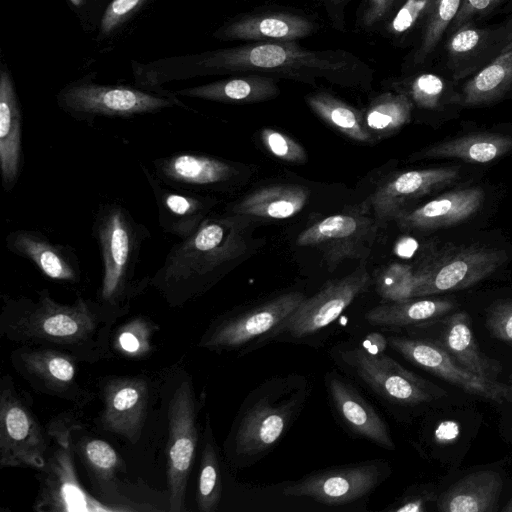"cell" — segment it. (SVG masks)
Masks as SVG:
<instances>
[{"label":"cell","mask_w":512,"mask_h":512,"mask_svg":"<svg viewBox=\"0 0 512 512\" xmlns=\"http://www.w3.org/2000/svg\"><path fill=\"white\" fill-rule=\"evenodd\" d=\"M145 176L158 210L161 230L184 239L193 234L210 216L217 200L197 192L182 190L165 184L144 164H139Z\"/></svg>","instance_id":"obj_23"},{"label":"cell","mask_w":512,"mask_h":512,"mask_svg":"<svg viewBox=\"0 0 512 512\" xmlns=\"http://www.w3.org/2000/svg\"><path fill=\"white\" fill-rule=\"evenodd\" d=\"M139 87L163 93L171 81L214 75L257 74L316 86L369 88L372 67L344 49L315 50L297 42H250L198 54L160 59L134 68Z\"/></svg>","instance_id":"obj_1"},{"label":"cell","mask_w":512,"mask_h":512,"mask_svg":"<svg viewBox=\"0 0 512 512\" xmlns=\"http://www.w3.org/2000/svg\"><path fill=\"white\" fill-rule=\"evenodd\" d=\"M152 163L153 172L165 184L197 193L222 190L239 175L232 163L196 152H177Z\"/></svg>","instance_id":"obj_20"},{"label":"cell","mask_w":512,"mask_h":512,"mask_svg":"<svg viewBox=\"0 0 512 512\" xmlns=\"http://www.w3.org/2000/svg\"><path fill=\"white\" fill-rule=\"evenodd\" d=\"M311 392L307 377H271L245 397L224 442L235 469L253 465L271 452L300 415Z\"/></svg>","instance_id":"obj_4"},{"label":"cell","mask_w":512,"mask_h":512,"mask_svg":"<svg viewBox=\"0 0 512 512\" xmlns=\"http://www.w3.org/2000/svg\"><path fill=\"white\" fill-rule=\"evenodd\" d=\"M305 101L324 122L358 142H372L373 135L364 123V113L325 91L309 93Z\"/></svg>","instance_id":"obj_34"},{"label":"cell","mask_w":512,"mask_h":512,"mask_svg":"<svg viewBox=\"0 0 512 512\" xmlns=\"http://www.w3.org/2000/svg\"><path fill=\"white\" fill-rule=\"evenodd\" d=\"M92 235L102 262L96 300L106 307L129 312L132 300L150 286L149 276L137 277L141 249L150 232L124 205L112 201L100 204L96 210Z\"/></svg>","instance_id":"obj_5"},{"label":"cell","mask_w":512,"mask_h":512,"mask_svg":"<svg viewBox=\"0 0 512 512\" xmlns=\"http://www.w3.org/2000/svg\"><path fill=\"white\" fill-rule=\"evenodd\" d=\"M434 2L435 0H404L378 32L393 41L403 38L426 20Z\"/></svg>","instance_id":"obj_41"},{"label":"cell","mask_w":512,"mask_h":512,"mask_svg":"<svg viewBox=\"0 0 512 512\" xmlns=\"http://www.w3.org/2000/svg\"><path fill=\"white\" fill-rule=\"evenodd\" d=\"M279 79L257 74H240L207 84L180 89L175 95L202 100L248 104L276 98L280 94Z\"/></svg>","instance_id":"obj_28"},{"label":"cell","mask_w":512,"mask_h":512,"mask_svg":"<svg viewBox=\"0 0 512 512\" xmlns=\"http://www.w3.org/2000/svg\"><path fill=\"white\" fill-rule=\"evenodd\" d=\"M81 423L73 413H62L48 424L51 439L45 465L38 469V492L33 503L37 512H123L91 494L82 485L75 467L72 436Z\"/></svg>","instance_id":"obj_6"},{"label":"cell","mask_w":512,"mask_h":512,"mask_svg":"<svg viewBox=\"0 0 512 512\" xmlns=\"http://www.w3.org/2000/svg\"><path fill=\"white\" fill-rule=\"evenodd\" d=\"M389 346L414 365L435 374L447 382L485 399L501 403L508 385L473 374L456 362L437 343L422 338L388 336Z\"/></svg>","instance_id":"obj_18"},{"label":"cell","mask_w":512,"mask_h":512,"mask_svg":"<svg viewBox=\"0 0 512 512\" xmlns=\"http://www.w3.org/2000/svg\"><path fill=\"white\" fill-rule=\"evenodd\" d=\"M145 2L146 0H112L101 19V34L109 35Z\"/></svg>","instance_id":"obj_45"},{"label":"cell","mask_w":512,"mask_h":512,"mask_svg":"<svg viewBox=\"0 0 512 512\" xmlns=\"http://www.w3.org/2000/svg\"><path fill=\"white\" fill-rule=\"evenodd\" d=\"M466 370L489 380H496L502 370L495 359L487 357L479 349L467 313L456 312L445 322L440 341H433Z\"/></svg>","instance_id":"obj_31"},{"label":"cell","mask_w":512,"mask_h":512,"mask_svg":"<svg viewBox=\"0 0 512 512\" xmlns=\"http://www.w3.org/2000/svg\"><path fill=\"white\" fill-rule=\"evenodd\" d=\"M459 170L455 167L410 170L385 180L370 197L378 224L394 220L409 203L456 182Z\"/></svg>","instance_id":"obj_21"},{"label":"cell","mask_w":512,"mask_h":512,"mask_svg":"<svg viewBox=\"0 0 512 512\" xmlns=\"http://www.w3.org/2000/svg\"><path fill=\"white\" fill-rule=\"evenodd\" d=\"M459 424L455 421H443L435 430V438L440 443L454 441L459 435Z\"/></svg>","instance_id":"obj_52"},{"label":"cell","mask_w":512,"mask_h":512,"mask_svg":"<svg viewBox=\"0 0 512 512\" xmlns=\"http://www.w3.org/2000/svg\"><path fill=\"white\" fill-rule=\"evenodd\" d=\"M484 196L480 187L453 190L403 211L394 220L401 229L413 231L451 226L474 216L482 207Z\"/></svg>","instance_id":"obj_26"},{"label":"cell","mask_w":512,"mask_h":512,"mask_svg":"<svg viewBox=\"0 0 512 512\" xmlns=\"http://www.w3.org/2000/svg\"><path fill=\"white\" fill-rule=\"evenodd\" d=\"M159 326L149 317L133 316L114 327L110 344L114 355L140 361L155 351L154 335Z\"/></svg>","instance_id":"obj_37"},{"label":"cell","mask_w":512,"mask_h":512,"mask_svg":"<svg viewBox=\"0 0 512 512\" xmlns=\"http://www.w3.org/2000/svg\"><path fill=\"white\" fill-rule=\"evenodd\" d=\"M378 222L361 213H340L325 217L303 230L296 245L319 250L333 271L345 260L365 259L375 240Z\"/></svg>","instance_id":"obj_16"},{"label":"cell","mask_w":512,"mask_h":512,"mask_svg":"<svg viewBox=\"0 0 512 512\" xmlns=\"http://www.w3.org/2000/svg\"><path fill=\"white\" fill-rule=\"evenodd\" d=\"M377 293L387 302L414 298L417 273L412 266L392 263L381 268L375 276Z\"/></svg>","instance_id":"obj_40"},{"label":"cell","mask_w":512,"mask_h":512,"mask_svg":"<svg viewBox=\"0 0 512 512\" xmlns=\"http://www.w3.org/2000/svg\"><path fill=\"white\" fill-rule=\"evenodd\" d=\"M310 190L296 184L272 185L257 189L229 208L227 214L281 220L299 213L307 204Z\"/></svg>","instance_id":"obj_30"},{"label":"cell","mask_w":512,"mask_h":512,"mask_svg":"<svg viewBox=\"0 0 512 512\" xmlns=\"http://www.w3.org/2000/svg\"><path fill=\"white\" fill-rule=\"evenodd\" d=\"M505 258L503 251L476 246L435 256L416 269L414 298L470 287L491 275Z\"/></svg>","instance_id":"obj_17"},{"label":"cell","mask_w":512,"mask_h":512,"mask_svg":"<svg viewBox=\"0 0 512 512\" xmlns=\"http://www.w3.org/2000/svg\"><path fill=\"white\" fill-rule=\"evenodd\" d=\"M71 2H73L75 5H79L81 0H70Z\"/></svg>","instance_id":"obj_55"},{"label":"cell","mask_w":512,"mask_h":512,"mask_svg":"<svg viewBox=\"0 0 512 512\" xmlns=\"http://www.w3.org/2000/svg\"><path fill=\"white\" fill-rule=\"evenodd\" d=\"M318 30L306 14L290 9H257L238 14L215 30L221 41L297 42Z\"/></svg>","instance_id":"obj_19"},{"label":"cell","mask_w":512,"mask_h":512,"mask_svg":"<svg viewBox=\"0 0 512 512\" xmlns=\"http://www.w3.org/2000/svg\"><path fill=\"white\" fill-rule=\"evenodd\" d=\"M338 364L370 391L390 404L415 406L432 401L444 392L407 370L386 353L371 354L361 347L336 351Z\"/></svg>","instance_id":"obj_11"},{"label":"cell","mask_w":512,"mask_h":512,"mask_svg":"<svg viewBox=\"0 0 512 512\" xmlns=\"http://www.w3.org/2000/svg\"><path fill=\"white\" fill-rule=\"evenodd\" d=\"M203 403L204 396L197 398L188 375L178 383L169 399L166 475L170 512L185 511L187 484L199 440L197 416Z\"/></svg>","instance_id":"obj_10"},{"label":"cell","mask_w":512,"mask_h":512,"mask_svg":"<svg viewBox=\"0 0 512 512\" xmlns=\"http://www.w3.org/2000/svg\"><path fill=\"white\" fill-rule=\"evenodd\" d=\"M503 0H461L458 13L452 21V30L463 27L473 16L495 8Z\"/></svg>","instance_id":"obj_47"},{"label":"cell","mask_w":512,"mask_h":512,"mask_svg":"<svg viewBox=\"0 0 512 512\" xmlns=\"http://www.w3.org/2000/svg\"><path fill=\"white\" fill-rule=\"evenodd\" d=\"M404 0H362L355 25L362 31H378Z\"/></svg>","instance_id":"obj_42"},{"label":"cell","mask_w":512,"mask_h":512,"mask_svg":"<svg viewBox=\"0 0 512 512\" xmlns=\"http://www.w3.org/2000/svg\"><path fill=\"white\" fill-rule=\"evenodd\" d=\"M222 495L219 451L214 438L209 413L202 433V452L197 481L196 504L200 512L217 510Z\"/></svg>","instance_id":"obj_35"},{"label":"cell","mask_w":512,"mask_h":512,"mask_svg":"<svg viewBox=\"0 0 512 512\" xmlns=\"http://www.w3.org/2000/svg\"><path fill=\"white\" fill-rule=\"evenodd\" d=\"M502 486L503 479L496 471L470 473L438 497L437 509L441 512L495 511Z\"/></svg>","instance_id":"obj_29"},{"label":"cell","mask_w":512,"mask_h":512,"mask_svg":"<svg viewBox=\"0 0 512 512\" xmlns=\"http://www.w3.org/2000/svg\"><path fill=\"white\" fill-rule=\"evenodd\" d=\"M9 252L31 262L46 278L76 285L82 280L80 260L69 245L52 242L37 230L16 229L5 238Z\"/></svg>","instance_id":"obj_25"},{"label":"cell","mask_w":512,"mask_h":512,"mask_svg":"<svg viewBox=\"0 0 512 512\" xmlns=\"http://www.w3.org/2000/svg\"><path fill=\"white\" fill-rule=\"evenodd\" d=\"M486 325L496 338L512 343V300L493 305L487 314Z\"/></svg>","instance_id":"obj_46"},{"label":"cell","mask_w":512,"mask_h":512,"mask_svg":"<svg viewBox=\"0 0 512 512\" xmlns=\"http://www.w3.org/2000/svg\"><path fill=\"white\" fill-rule=\"evenodd\" d=\"M261 141L265 148L276 158L288 163L302 164L307 161L304 148L294 139L278 130L264 128Z\"/></svg>","instance_id":"obj_43"},{"label":"cell","mask_w":512,"mask_h":512,"mask_svg":"<svg viewBox=\"0 0 512 512\" xmlns=\"http://www.w3.org/2000/svg\"><path fill=\"white\" fill-rule=\"evenodd\" d=\"M502 510H503V512H512V499L508 502V504Z\"/></svg>","instance_id":"obj_54"},{"label":"cell","mask_w":512,"mask_h":512,"mask_svg":"<svg viewBox=\"0 0 512 512\" xmlns=\"http://www.w3.org/2000/svg\"><path fill=\"white\" fill-rule=\"evenodd\" d=\"M300 291L278 294L252 306L226 312L207 326L198 347L211 352H247L265 344L271 332L305 299Z\"/></svg>","instance_id":"obj_8"},{"label":"cell","mask_w":512,"mask_h":512,"mask_svg":"<svg viewBox=\"0 0 512 512\" xmlns=\"http://www.w3.org/2000/svg\"><path fill=\"white\" fill-rule=\"evenodd\" d=\"M155 381L145 373L110 375L98 383L102 409L98 427L136 444L143 432L155 392Z\"/></svg>","instance_id":"obj_12"},{"label":"cell","mask_w":512,"mask_h":512,"mask_svg":"<svg viewBox=\"0 0 512 512\" xmlns=\"http://www.w3.org/2000/svg\"><path fill=\"white\" fill-rule=\"evenodd\" d=\"M252 218L209 216L190 236L180 239L150 276V286L168 306L180 308L210 289L227 266L248 249Z\"/></svg>","instance_id":"obj_3"},{"label":"cell","mask_w":512,"mask_h":512,"mask_svg":"<svg viewBox=\"0 0 512 512\" xmlns=\"http://www.w3.org/2000/svg\"><path fill=\"white\" fill-rule=\"evenodd\" d=\"M453 307L449 300L417 297L379 304L365 313V320L383 329L405 328L440 317Z\"/></svg>","instance_id":"obj_33"},{"label":"cell","mask_w":512,"mask_h":512,"mask_svg":"<svg viewBox=\"0 0 512 512\" xmlns=\"http://www.w3.org/2000/svg\"><path fill=\"white\" fill-rule=\"evenodd\" d=\"M388 474L389 466L382 460L331 467L290 483L283 493L311 498L330 506L345 505L371 493Z\"/></svg>","instance_id":"obj_15"},{"label":"cell","mask_w":512,"mask_h":512,"mask_svg":"<svg viewBox=\"0 0 512 512\" xmlns=\"http://www.w3.org/2000/svg\"><path fill=\"white\" fill-rule=\"evenodd\" d=\"M23 116L9 70L0 71V171L4 191L18 183L23 163Z\"/></svg>","instance_id":"obj_27"},{"label":"cell","mask_w":512,"mask_h":512,"mask_svg":"<svg viewBox=\"0 0 512 512\" xmlns=\"http://www.w3.org/2000/svg\"><path fill=\"white\" fill-rule=\"evenodd\" d=\"M444 91L443 79L433 73L417 75L409 84L408 95L411 101L420 108L434 109Z\"/></svg>","instance_id":"obj_44"},{"label":"cell","mask_w":512,"mask_h":512,"mask_svg":"<svg viewBox=\"0 0 512 512\" xmlns=\"http://www.w3.org/2000/svg\"><path fill=\"white\" fill-rule=\"evenodd\" d=\"M413 102L405 93L385 92L376 96L364 112V123L373 135H388L408 124Z\"/></svg>","instance_id":"obj_38"},{"label":"cell","mask_w":512,"mask_h":512,"mask_svg":"<svg viewBox=\"0 0 512 512\" xmlns=\"http://www.w3.org/2000/svg\"><path fill=\"white\" fill-rule=\"evenodd\" d=\"M363 350L371 354L385 353L389 346L388 338L379 332H372L358 344Z\"/></svg>","instance_id":"obj_51"},{"label":"cell","mask_w":512,"mask_h":512,"mask_svg":"<svg viewBox=\"0 0 512 512\" xmlns=\"http://www.w3.org/2000/svg\"><path fill=\"white\" fill-rule=\"evenodd\" d=\"M13 369L37 393L84 407L94 398L77 375L80 361L72 354L45 346L19 345L10 353Z\"/></svg>","instance_id":"obj_14"},{"label":"cell","mask_w":512,"mask_h":512,"mask_svg":"<svg viewBox=\"0 0 512 512\" xmlns=\"http://www.w3.org/2000/svg\"><path fill=\"white\" fill-rule=\"evenodd\" d=\"M174 95L81 79L65 85L57 93L56 102L70 117L91 125L99 117L131 118L184 106Z\"/></svg>","instance_id":"obj_7"},{"label":"cell","mask_w":512,"mask_h":512,"mask_svg":"<svg viewBox=\"0 0 512 512\" xmlns=\"http://www.w3.org/2000/svg\"><path fill=\"white\" fill-rule=\"evenodd\" d=\"M481 40V32L474 28L461 27L448 43V50L452 54H463L473 50Z\"/></svg>","instance_id":"obj_48"},{"label":"cell","mask_w":512,"mask_h":512,"mask_svg":"<svg viewBox=\"0 0 512 512\" xmlns=\"http://www.w3.org/2000/svg\"><path fill=\"white\" fill-rule=\"evenodd\" d=\"M81 427L82 425L79 423L73 431V450L86 468L97 497L120 507L123 512L152 510L142 502L119 494L116 487L117 474L125 470L123 459L108 442L81 434Z\"/></svg>","instance_id":"obj_24"},{"label":"cell","mask_w":512,"mask_h":512,"mask_svg":"<svg viewBox=\"0 0 512 512\" xmlns=\"http://www.w3.org/2000/svg\"><path fill=\"white\" fill-rule=\"evenodd\" d=\"M0 335L18 345L45 346L95 364L114 357L111 334L128 312L77 294L73 303L56 301L48 289L35 296H1Z\"/></svg>","instance_id":"obj_2"},{"label":"cell","mask_w":512,"mask_h":512,"mask_svg":"<svg viewBox=\"0 0 512 512\" xmlns=\"http://www.w3.org/2000/svg\"><path fill=\"white\" fill-rule=\"evenodd\" d=\"M505 400L512 402V386H508Z\"/></svg>","instance_id":"obj_53"},{"label":"cell","mask_w":512,"mask_h":512,"mask_svg":"<svg viewBox=\"0 0 512 512\" xmlns=\"http://www.w3.org/2000/svg\"><path fill=\"white\" fill-rule=\"evenodd\" d=\"M460 5L461 0H435L424 22L419 46L413 55L414 64H422L435 49L458 13Z\"/></svg>","instance_id":"obj_39"},{"label":"cell","mask_w":512,"mask_h":512,"mask_svg":"<svg viewBox=\"0 0 512 512\" xmlns=\"http://www.w3.org/2000/svg\"><path fill=\"white\" fill-rule=\"evenodd\" d=\"M326 12L332 26L344 30L345 9L352 0H318Z\"/></svg>","instance_id":"obj_50"},{"label":"cell","mask_w":512,"mask_h":512,"mask_svg":"<svg viewBox=\"0 0 512 512\" xmlns=\"http://www.w3.org/2000/svg\"><path fill=\"white\" fill-rule=\"evenodd\" d=\"M10 374L0 380V467L40 469L51 439Z\"/></svg>","instance_id":"obj_9"},{"label":"cell","mask_w":512,"mask_h":512,"mask_svg":"<svg viewBox=\"0 0 512 512\" xmlns=\"http://www.w3.org/2000/svg\"><path fill=\"white\" fill-rule=\"evenodd\" d=\"M325 384L335 414L351 433L386 450L395 449L386 421L348 379L331 370Z\"/></svg>","instance_id":"obj_22"},{"label":"cell","mask_w":512,"mask_h":512,"mask_svg":"<svg viewBox=\"0 0 512 512\" xmlns=\"http://www.w3.org/2000/svg\"><path fill=\"white\" fill-rule=\"evenodd\" d=\"M512 87V49L499 55L463 87V103L479 105L491 102Z\"/></svg>","instance_id":"obj_36"},{"label":"cell","mask_w":512,"mask_h":512,"mask_svg":"<svg viewBox=\"0 0 512 512\" xmlns=\"http://www.w3.org/2000/svg\"><path fill=\"white\" fill-rule=\"evenodd\" d=\"M512 150V137L495 133L462 136L432 145L411 159L458 158L487 163Z\"/></svg>","instance_id":"obj_32"},{"label":"cell","mask_w":512,"mask_h":512,"mask_svg":"<svg viewBox=\"0 0 512 512\" xmlns=\"http://www.w3.org/2000/svg\"><path fill=\"white\" fill-rule=\"evenodd\" d=\"M371 284L364 265L352 273L326 282L313 296L303 302L269 335L267 342L284 339H303L333 323L346 308Z\"/></svg>","instance_id":"obj_13"},{"label":"cell","mask_w":512,"mask_h":512,"mask_svg":"<svg viewBox=\"0 0 512 512\" xmlns=\"http://www.w3.org/2000/svg\"><path fill=\"white\" fill-rule=\"evenodd\" d=\"M430 496L426 493L411 492L389 506L386 510L391 512H423Z\"/></svg>","instance_id":"obj_49"}]
</instances>
